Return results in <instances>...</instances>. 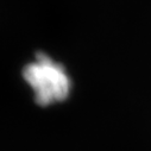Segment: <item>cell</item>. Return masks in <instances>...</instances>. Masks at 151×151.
<instances>
[{
    "mask_svg": "<svg viewBox=\"0 0 151 151\" xmlns=\"http://www.w3.org/2000/svg\"><path fill=\"white\" fill-rule=\"evenodd\" d=\"M23 76L32 88L36 102L41 106L61 102L70 93L71 82L65 70L45 54H37V62L24 68Z\"/></svg>",
    "mask_w": 151,
    "mask_h": 151,
    "instance_id": "1",
    "label": "cell"
}]
</instances>
